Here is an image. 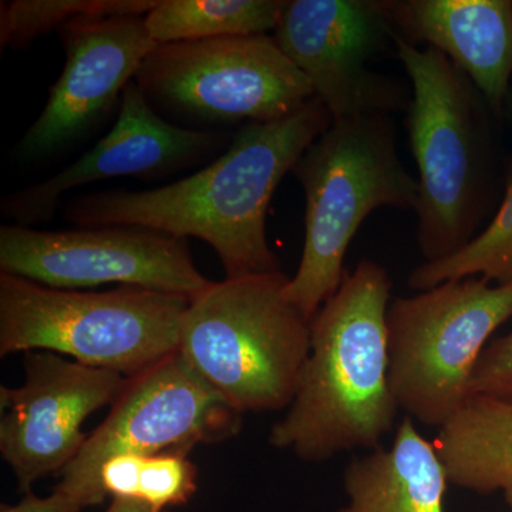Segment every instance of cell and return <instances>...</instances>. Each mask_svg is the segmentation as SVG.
<instances>
[{
    "label": "cell",
    "mask_w": 512,
    "mask_h": 512,
    "mask_svg": "<svg viewBox=\"0 0 512 512\" xmlns=\"http://www.w3.org/2000/svg\"><path fill=\"white\" fill-rule=\"evenodd\" d=\"M242 429V413L208 386L180 353L128 377L103 423L87 437L76 458L62 471L55 490L83 508L106 501L100 471L121 454L181 451L197 444L232 439Z\"/></svg>",
    "instance_id": "obj_9"
},
{
    "label": "cell",
    "mask_w": 512,
    "mask_h": 512,
    "mask_svg": "<svg viewBox=\"0 0 512 512\" xmlns=\"http://www.w3.org/2000/svg\"><path fill=\"white\" fill-rule=\"evenodd\" d=\"M134 82L151 104L207 123H268L315 97L274 36H235L157 46Z\"/></svg>",
    "instance_id": "obj_8"
},
{
    "label": "cell",
    "mask_w": 512,
    "mask_h": 512,
    "mask_svg": "<svg viewBox=\"0 0 512 512\" xmlns=\"http://www.w3.org/2000/svg\"><path fill=\"white\" fill-rule=\"evenodd\" d=\"M332 123L313 97L284 119L244 124L227 151L197 173L151 190L79 195L64 205V218L77 228L126 225L201 239L217 252L227 278L281 271L266 235L269 204Z\"/></svg>",
    "instance_id": "obj_1"
},
{
    "label": "cell",
    "mask_w": 512,
    "mask_h": 512,
    "mask_svg": "<svg viewBox=\"0 0 512 512\" xmlns=\"http://www.w3.org/2000/svg\"><path fill=\"white\" fill-rule=\"evenodd\" d=\"M505 503H507L508 508H510V512H512V488L510 490L504 491Z\"/></svg>",
    "instance_id": "obj_25"
},
{
    "label": "cell",
    "mask_w": 512,
    "mask_h": 512,
    "mask_svg": "<svg viewBox=\"0 0 512 512\" xmlns=\"http://www.w3.org/2000/svg\"><path fill=\"white\" fill-rule=\"evenodd\" d=\"M477 275L497 281L498 285L512 284V164L504 200L487 228L453 255L414 268L407 284L421 292L443 282Z\"/></svg>",
    "instance_id": "obj_20"
},
{
    "label": "cell",
    "mask_w": 512,
    "mask_h": 512,
    "mask_svg": "<svg viewBox=\"0 0 512 512\" xmlns=\"http://www.w3.org/2000/svg\"><path fill=\"white\" fill-rule=\"evenodd\" d=\"M190 301L134 286L50 288L0 272V356L45 350L136 376L177 352Z\"/></svg>",
    "instance_id": "obj_5"
},
{
    "label": "cell",
    "mask_w": 512,
    "mask_h": 512,
    "mask_svg": "<svg viewBox=\"0 0 512 512\" xmlns=\"http://www.w3.org/2000/svg\"><path fill=\"white\" fill-rule=\"evenodd\" d=\"M100 485L106 497L133 498L167 510L190 501L197 491V468L181 451L121 454L101 468Z\"/></svg>",
    "instance_id": "obj_19"
},
{
    "label": "cell",
    "mask_w": 512,
    "mask_h": 512,
    "mask_svg": "<svg viewBox=\"0 0 512 512\" xmlns=\"http://www.w3.org/2000/svg\"><path fill=\"white\" fill-rule=\"evenodd\" d=\"M397 35L426 42L456 64L500 111L512 77L510 0H400L386 2Z\"/></svg>",
    "instance_id": "obj_15"
},
{
    "label": "cell",
    "mask_w": 512,
    "mask_h": 512,
    "mask_svg": "<svg viewBox=\"0 0 512 512\" xmlns=\"http://www.w3.org/2000/svg\"><path fill=\"white\" fill-rule=\"evenodd\" d=\"M82 505L69 495L53 491L49 497H37L32 491L18 505H2L0 512H80Z\"/></svg>",
    "instance_id": "obj_23"
},
{
    "label": "cell",
    "mask_w": 512,
    "mask_h": 512,
    "mask_svg": "<svg viewBox=\"0 0 512 512\" xmlns=\"http://www.w3.org/2000/svg\"><path fill=\"white\" fill-rule=\"evenodd\" d=\"M284 272L211 282L188 305L177 352L242 414L289 409L311 353V320Z\"/></svg>",
    "instance_id": "obj_3"
},
{
    "label": "cell",
    "mask_w": 512,
    "mask_h": 512,
    "mask_svg": "<svg viewBox=\"0 0 512 512\" xmlns=\"http://www.w3.org/2000/svg\"><path fill=\"white\" fill-rule=\"evenodd\" d=\"M106 512H170L133 498H113Z\"/></svg>",
    "instance_id": "obj_24"
},
{
    "label": "cell",
    "mask_w": 512,
    "mask_h": 512,
    "mask_svg": "<svg viewBox=\"0 0 512 512\" xmlns=\"http://www.w3.org/2000/svg\"><path fill=\"white\" fill-rule=\"evenodd\" d=\"M433 443L450 484L481 495L512 488V404L473 396Z\"/></svg>",
    "instance_id": "obj_17"
},
{
    "label": "cell",
    "mask_w": 512,
    "mask_h": 512,
    "mask_svg": "<svg viewBox=\"0 0 512 512\" xmlns=\"http://www.w3.org/2000/svg\"><path fill=\"white\" fill-rule=\"evenodd\" d=\"M221 146L224 136L220 133L165 120L131 82L121 96L119 117L109 134L53 177L3 198L0 212L10 224L35 228L55 217L64 195L74 188L113 178L168 177L201 163Z\"/></svg>",
    "instance_id": "obj_13"
},
{
    "label": "cell",
    "mask_w": 512,
    "mask_h": 512,
    "mask_svg": "<svg viewBox=\"0 0 512 512\" xmlns=\"http://www.w3.org/2000/svg\"><path fill=\"white\" fill-rule=\"evenodd\" d=\"M471 394L512 404V330L484 349L471 377Z\"/></svg>",
    "instance_id": "obj_22"
},
{
    "label": "cell",
    "mask_w": 512,
    "mask_h": 512,
    "mask_svg": "<svg viewBox=\"0 0 512 512\" xmlns=\"http://www.w3.org/2000/svg\"><path fill=\"white\" fill-rule=\"evenodd\" d=\"M394 46L412 83L407 130L417 171L416 238L434 262L476 235L484 194V141L476 92L466 74L439 50L419 49L400 35Z\"/></svg>",
    "instance_id": "obj_6"
},
{
    "label": "cell",
    "mask_w": 512,
    "mask_h": 512,
    "mask_svg": "<svg viewBox=\"0 0 512 512\" xmlns=\"http://www.w3.org/2000/svg\"><path fill=\"white\" fill-rule=\"evenodd\" d=\"M292 173L305 192V241L286 292L312 322L342 284L363 221L379 208L414 210L419 185L400 160L390 114L333 121Z\"/></svg>",
    "instance_id": "obj_4"
},
{
    "label": "cell",
    "mask_w": 512,
    "mask_h": 512,
    "mask_svg": "<svg viewBox=\"0 0 512 512\" xmlns=\"http://www.w3.org/2000/svg\"><path fill=\"white\" fill-rule=\"evenodd\" d=\"M511 318L512 284L491 286L476 276L393 299L389 377L400 409L426 426H444L473 397L474 367Z\"/></svg>",
    "instance_id": "obj_7"
},
{
    "label": "cell",
    "mask_w": 512,
    "mask_h": 512,
    "mask_svg": "<svg viewBox=\"0 0 512 512\" xmlns=\"http://www.w3.org/2000/svg\"><path fill=\"white\" fill-rule=\"evenodd\" d=\"M63 72L40 116L18 144L19 157L40 160L86 136L114 104L157 45L144 16L82 19L59 30Z\"/></svg>",
    "instance_id": "obj_14"
},
{
    "label": "cell",
    "mask_w": 512,
    "mask_h": 512,
    "mask_svg": "<svg viewBox=\"0 0 512 512\" xmlns=\"http://www.w3.org/2000/svg\"><path fill=\"white\" fill-rule=\"evenodd\" d=\"M285 0H160L144 16L157 46L274 32Z\"/></svg>",
    "instance_id": "obj_18"
},
{
    "label": "cell",
    "mask_w": 512,
    "mask_h": 512,
    "mask_svg": "<svg viewBox=\"0 0 512 512\" xmlns=\"http://www.w3.org/2000/svg\"><path fill=\"white\" fill-rule=\"evenodd\" d=\"M160 0H10L0 6V45L23 49L82 19L146 16Z\"/></svg>",
    "instance_id": "obj_21"
},
{
    "label": "cell",
    "mask_w": 512,
    "mask_h": 512,
    "mask_svg": "<svg viewBox=\"0 0 512 512\" xmlns=\"http://www.w3.org/2000/svg\"><path fill=\"white\" fill-rule=\"evenodd\" d=\"M0 272L59 289L106 284L195 298L210 286L187 239L144 227H0Z\"/></svg>",
    "instance_id": "obj_10"
},
{
    "label": "cell",
    "mask_w": 512,
    "mask_h": 512,
    "mask_svg": "<svg viewBox=\"0 0 512 512\" xmlns=\"http://www.w3.org/2000/svg\"><path fill=\"white\" fill-rule=\"evenodd\" d=\"M448 483L436 446L406 416L392 447L375 448L346 466L348 503L336 512H444Z\"/></svg>",
    "instance_id": "obj_16"
},
{
    "label": "cell",
    "mask_w": 512,
    "mask_h": 512,
    "mask_svg": "<svg viewBox=\"0 0 512 512\" xmlns=\"http://www.w3.org/2000/svg\"><path fill=\"white\" fill-rule=\"evenodd\" d=\"M394 35L387 3L376 0H285L274 30L333 121L406 106L403 87L369 69Z\"/></svg>",
    "instance_id": "obj_11"
},
{
    "label": "cell",
    "mask_w": 512,
    "mask_h": 512,
    "mask_svg": "<svg viewBox=\"0 0 512 512\" xmlns=\"http://www.w3.org/2000/svg\"><path fill=\"white\" fill-rule=\"evenodd\" d=\"M25 383L0 387V454L19 491L62 473L87 440V417L114 404L128 377L66 360L45 350L25 353Z\"/></svg>",
    "instance_id": "obj_12"
},
{
    "label": "cell",
    "mask_w": 512,
    "mask_h": 512,
    "mask_svg": "<svg viewBox=\"0 0 512 512\" xmlns=\"http://www.w3.org/2000/svg\"><path fill=\"white\" fill-rule=\"evenodd\" d=\"M392 281L365 261L346 271L311 322V353L288 413L268 441L322 463L357 448H379L400 407L389 377L387 311Z\"/></svg>",
    "instance_id": "obj_2"
}]
</instances>
